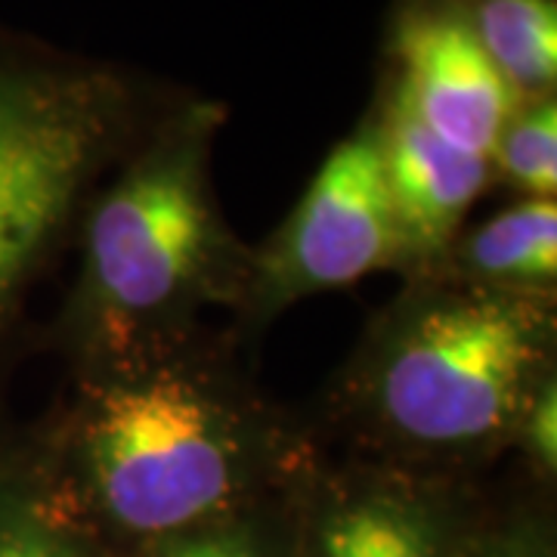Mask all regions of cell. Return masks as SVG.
Returning <instances> with one entry per match:
<instances>
[{"mask_svg":"<svg viewBox=\"0 0 557 557\" xmlns=\"http://www.w3.org/2000/svg\"><path fill=\"white\" fill-rule=\"evenodd\" d=\"M557 375V295L406 278L366 322L310 424L325 449L483 478Z\"/></svg>","mask_w":557,"mask_h":557,"instance_id":"2","label":"cell"},{"mask_svg":"<svg viewBox=\"0 0 557 557\" xmlns=\"http://www.w3.org/2000/svg\"><path fill=\"white\" fill-rule=\"evenodd\" d=\"M369 112L379 127L384 180L406 245L403 282L428 276L465 230L474 201L496 183L493 164L440 139L384 84Z\"/></svg>","mask_w":557,"mask_h":557,"instance_id":"8","label":"cell"},{"mask_svg":"<svg viewBox=\"0 0 557 557\" xmlns=\"http://www.w3.org/2000/svg\"><path fill=\"white\" fill-rule=\"evenodd\" d=\"M0 557H115L32 474L0 421Z\"/></svg>","mask_w":557,"mask_h":557,"instance_id":"11","label":"cell"},{"mask_svg":"<svg viewBox=\"0 0 557 557\" xmlns=\"http://www.w3.org/2000/svg\"><path fill=\"white\" fill-rule=\"evenodd\" d=\"M520 100L555 97L557 0H453Z\"/></svg>","mask_w":557,"mask_h":557,"instance_id":"10","label":"cell"},{"mask_svg":"<svg viewBox=\"0 0 557 557\" xmlns=\"http://www.w3.org/2000/svg\"><path fill=\"white\" fill-rule=\"evenodd\" d=\"M220 124L218 102H174L94 193L78 226V276L50 329L65 369L193 338L211 310L236 317L251 245L214 196Z\"/></svg>","mask_w":557,"mask_h":557,"instance_id":"3","label":"cell"},{"mask_svg":"<svg viewBox=\"0 0 557 557\" xmlns=\"http://www.w3.org/2000/svg\"><path fill=\"white\" fill-rule=\"evenodd\" d=\"M515 456L520 458L523 480L542 490H555L557 480V375L548 379L520 418Z\"/></svg>","mask_w":557,"mask_h":557,"instance_id":"15","label":"cell"},{"mask_svg":"<svg viewBox=\"0 0 557 557\" xmlns=\"http://www.w3.org/2000/svg\"><path fill=\"white\" fill-rule=\"evenodd\" d=\"M486 502L480 478L322 449L295 490V557H461Z\"/></svg>","mask_w":557,"mask_h":557,"instance_id":"6","label":"cell"},{"mask_svg":"<svg viewBox=\"0 0 557 557\" xmlns=\"http://www.w3.org/2000/svg\"><path fill=\"white\" fill-rule=\"evenodd\" d=\"M434 273L515 295H557V201L520 199L465 226Z\"/></svg>","mask_w":557,"mask_h":557,"instance_id":"9","label":"cell"},{"mask_svg":"<svg viewBox=\"0 0 557 557\" xmlns=\"http://www.w3.org/2000/svg\"><path fill=\"white\" fill-rule=\"evenodd\" d=\"M295 490L180 530L131 557H295Z\"/></svg>","mask_w":557,"mask_h":557,"instance_id":"12","label":"cell"},{"mask_svg":"<svg viewBox=\"0 0 557 557\" xmlns=\"http://www.w3.org/2000/svg\"><path fill=\"white\" fill-rule=\"evenodd\" d=\"M381 270L403 276L406 245L369 112L325 156L292 214L251 248V276L230 335L248 347L298 300Z\"/></svg>","mask_w":557,"mask_h":557,"instance_id":"5","label":"cell"},{"mask_svg":"<svg viewBox=\"0 0 557 557\" xmlns=\"http://www.w3.org/2000/svg\"><path fill=\"white\" fill-rule=\"evenodd\" d=\"M171 106L121 65L0 28V406L40 282Z\"/></svg>","mask_w":557,"mask_h":557,"instance_id":"4","label":"cell"},{"mask_svg":"<svg viewBox=\"0 0 557 557\" xmlns=\"http://www.w3.org/2000/svg\"><path fill=\"white\" fill-rule=\"evenodd\" d=\"M233 335L69 366L35 421L7 428L40 486L115 557L285 496L322 456L310 416L263 394Z\"/></svg>","mask_w":557,"mask_h":557,"instance_id":"1","label":"cell"},{"mask_svg":"<svg viewBox=\"0 0 557 557\" xmlns=\"http://www.w3.org/2000/svg\"><path fill=\"white\" fill-rule=\"evenodd\" d=\"M461 557H557L552 490L523 480L518 496L508 498L502 508L486 502V511Z\"/></svg>","mask_w":557,"mask_h":557,"instance_id":"14","label":"cell"},{"mask_svg":"<svg viewBox=\"0 0 557 557\" xmlns=\"http://www.w3.org/2000/svg\"><path fill=\"white\" fill-rule=\"evenodd\" d=\"M493 177L520 199H555L557 193V100H523L505 121L493 146Z\"/></svg>","mask_w":557,"mask_h":557,"instance_id":"13","label":"cell"},{"mask_svg":"<svg viewBox=\"0 0 557 557\" xmlns=\"http://www.w3.org/2000/svg\"><path fill=\"white\" fill-rule=\"evenodd\" d=\"M387 62L381 84L440 139L480 159L493 156L505 121L523 102L453 0H399L387 32Z\"/></svg>","mask_w":557,"mask_h":557,"instance_id":"7","label":"cell"}]
</instances>
